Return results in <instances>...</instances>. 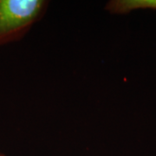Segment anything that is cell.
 <instances>
[{"label": "cell", "instance_id": "6da1fadb", "mask_svg": "<svg viewBox=\"0 0 156 156\" xmlns=\"http://www.w3.org/2000/svg\"><path fill=\"white\" fill-rule=\"evenodd\" d=\"M49 5L47 0H0V47L24 38Z\"/></svg>", "mask_w": 156, "mask_h": 156}, {"label": "cell", "instance_id": "7a4b0ae2", "mask_svg": "<svg viewBox=\"0 0 156 156\" xmlns=\"http://www.w3.org/2000/svg\"><path fill=\"white\" fill-rule=\"evenodd\" d=\"M156 10V0H110L105 10L114 15H124L137 10Z\"/></svg>", "mask_w": 156, "mask_h": 156}, {"label": "cell", "instance_id": "3957f363", "mask_svg": "<svg viewBox=\"0 0 156 156\" xmlns=\"http://www.w3.org/2000/svg\"><path fill=\"white\" fill-rule=\"evenodd\" d=\"M0 156H6L4 153H2V152H0Z\"/></svg>", "mask_w": 156, "mask_h": 156}]
</instances>
